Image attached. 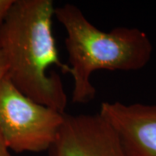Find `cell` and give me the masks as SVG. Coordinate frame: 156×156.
Returning <instances> with one entry per match:
<instances>
[{"label": "cell", "instance_id": "obj_5", "mask_svg": "<svg viewBox=\"0 0 156 156\" xmlns=\"http://www.w3.org/2000/svg\"><path fill=\"white\" fill-rule=\"evenodd\" d=\"M99 113L115 130L127 156H156V104L104 101Z\"/></svg>", "mask_w": 156, "mask_h": 156}, {"label": "cell", "instance_id": "obj_7", "mask_svg": "<svg viewBox=\"0 0 156 156\" xmlns=\"http://www.w3.org/2000/svg\"><path fill=\"white\" fill-rule=\"evenodd\" d=\"M8 74V62L3 52L0 50V83Z\"/></svg>", "mask_w": 156, "mask_h": 156}, {"label": "cell", "instance_id": "obj_8", "mask_svg": "<svg viewBox=\"0 0 156 156\" xmlns=\"http://www.w3.org/2000/svg\"><path fill=\"white\" fill-rule=\"evenodd\" d=\"M10 151L0 134V156H11Z\"/></svg>", "mask_w": 156, "mask_h": 156}, {"label": "cell", "instance_id": "obj_4", "mask_svg": "<svg viewBox=\"0 0 156 156\" xmlns=\"http://www.w3.org/2000/svg\"><path fill=\"white\" fill-rule=\"evenodd\" d=\"M49 156H127L118 134L98 114H65Z\"/></svg>", "mask_w": 156, "mask_h": 156}, {"label": "cell", "instance_id": "obj_6", "mask_svg": "<svg viewBox=\"0 0 156 156\" xmlns=\"http://www.w3.org/2000/svg\"><path fill=\"white\" fill-rule=\"evenodd\" d=\"M14 0H0V23L5 19Z\"/></svg>", "mask_w": 156, "mask_h": 156}, {"label": "cell", "instance_id": "obj_3", "mask_svg": "<svg viewBox=\"0 0 156 156\" xmlns=\"http://www.w3.org/2000/svg\"><path fill=\"white\" fill-rule=\"evenodd\" d=\"M65 114L29 98L7 76L0 83V134L10 150L48 151L57 138Z\"/></svg>", "mask_w": 156, "mask_h": 156}, {"label": "cell", "instance_id": "obj_2", "mask_svg": "<svg viewBox=\"0 0 156 156\" xmlns=\"http://www.w3.org/2000/svg\"><path fill=\"white\" fill-rule=\"evenodd\" d=\"M55 17L66 31L65 48L73 78L74 103H86L95 97L96 91L90 79L95 71L139 70L151 60L152 43L139 29L101 30L71 4L56 7Z\"/></svg>", "mask_w": 156, "mask_h": 156}, {"label": "cell", "instance_id": "obj_1", "mask_svg": "<svg viewBox=\"0 0 156 156\" xmlns=\"http://www.w3.org/2000/svg\"><path fill=\"white\" fill-rule=\"evenodd\" d=\"M56 6L52 0H14L0 23V50L8 62L7 76L23 94L65 114L68 98L56 66L71 75L62 62L53 35Z\"/></svg>", "mask_w": 156, "mask_h": 156}]
</instances>
